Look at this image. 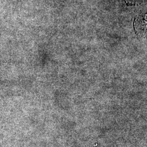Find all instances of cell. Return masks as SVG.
Returning <instances> with one entry per match:
<instances>
[]
</instances>
